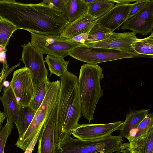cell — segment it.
Here are the masks:
<instances>
[{
  "label": "cell",
  "instance_id": "1",
  "mask_svg": "<svg viewBox=\"0 0 153 153\" xmlns=\"http://www.w3.org/2000/svg\"><path fill=\"white\" fill-rule=\"evenodd\" d=\"M0 19L17 29L40 33L58 35L69 24L61 11L43 1L24 4L13 0H0Z\"/></svg>",
  "mask_w": 153,
  "mask_h": 153
},
{
  "label": "cell",
  "instance_id": "2",
  "mask_svg": "<svg viewBox=\"0 0 153 153\" xmlns=\"http://www.w3.org/2000/svg\"><path fill=\"white\" fill-rule=\"evenodd\" d=\"M60 88L54 132L55 147L71 137L81 116L78 78L68 72L60 77Z\"/></svg>",
  "mask_w": 153,
  "mask_h": 153
},
{
  "label": "cell",
  "instance_id": "3",
  "mask_svg": "<svg viewBox=\"0 0 153 153\" xmlns=\"http://www.w3.org/2000/svg\"><path fill=\"white\" fill-rule=\"evenodd\" d=\"M104 76L102 68L97 64H86L81 67L78 86L81 113L89 122L94 119L97 105L103 95L100 82Z\"/></svg>",
  "mask_w": 153,
  "mask_h": 153
},
{
  "label": "cell",
  "instance_id": "4",
  "mask_svg": "<svg viewBox=\"0 0 153 153\" xmlns=\"http://www.w3.org/2000/svg\"><path fill=\"white\" fill-rule=\"evenodd\" d=\"M60 88V80L50 82L46 96L32 122L23 136L18 138L16 143L17 147L25 151L39 129L43 126L56 103Z\"/></svg>",
  "mask_w": 153,
  "mask_h": 153
},
{
  "label": "cell",
  "instance_id": "5",
  "mask_svg": "<svg viewBox=\"0 0 153 153\" xmlns=\"http://www.w3.org/2000/svg\"><path fill=\"white\" fill-rule=\"evenodd\" d=\"M123 143L119 135L82 140L71 137L65 142L64 153H114L120 152Z\"/></svg>",
  "mask_w": 153,
  "mask_h": 153
},
{
  "label": "cell",
  "instance_id": "6",
  "mask_svg": "<svg viewBox=\"0 0 153 153\" xmlns=\"http://www.w3.org/2000/svg\"><path fill=\"white\" fill-rule=\"evenodd\" d=\"M68 55L88 64L100 63L124 58L148 57L153 56L129 53L118 50L103 48L92 47L85 45L77 46L72 50Z\"/></svg>",
  "mask_w": 153,
  "mask_h": 153
},
{
  "label": "cell",
  "instance_id": "7",
  "mask_svg": "<svg viewBox=\"0 0 153 153\" xmlns=\"http://www.w3.org/2000/svg\"><path fill=\"white\" fill-rule=\"evenodd\" d=\"M29 32L31 34L30 43L43 54L64 59L74 48L83 45L80 43L71 42L68 39L62 37L60 34Z\"/></svg>",
  "mask_w": 153,
  "mask_h": 153
},
{
  "label": "cell",
  "instance_id": "8",
  "mask_svg": "<svg viewBox=\"0 0 153 153\" xmlns=\"http://www.w3.org/2000/svg\"><path fill=\"white\" fill-rule=\"evenodd\" d=\"M21 46L23 50L20 60L29 71L35 95L42 83L48 78V70L45 65L43 54L34 47L30 41Z\"/></svg>",
  "mask_w": 153,
  "mask_h": 153
},
{
  "label": "cell",
  "instance_id": "9",
  "mask_svg": "<svg viewBox=\"0 0 153 153\" xmlns=\"http://www.w3.org/2000/svg\"><path fill=\"white\" fill-rule=\"evenodd\" d=\"M19 105H29L34 95L33 83L29 70L25 67L14 71L10 82Z\"/></svg>",
  "mask_w": 153,
  "mask_h": 153
},
{
  "label": "cell",
  "instance_id": "10",
  "mask_svg": "<svg viewBox=\"0 0 153 153\" xmlns=\"http://www.w3.org/2000/svg\"><path fill=\"white\" fill-rule=\"evenodd\" d=\"M121 28L144 36L153 33V0H150L142 8L126 20Z\"/></svg>",
  "mask_w": 153,
  "mask_h": 153
},
{
  "label": "cell",
  "instance_id": "11",
  "mask_svg": "<svg viewBox=\"0 0 153 153\" xmlns=\"http://www.w3.org/2000/svg\"><path fill=\"white\" fill-rule=\"evenodd\" d=\"M124 121L102 124L86 123L79 124L72 134L77 139L82 140L96 139L106 137L118 130Z\"/></svg>",
  "mask_w": 153,
  "mask_h": 153
},
{
  "label": "cell",
  "instance_id": "12",
  "mask_svg": "<svg viewBox=\"0 0 153 153\" xmlns=\"http://www.w3.org/2000/svg\"><path fill=\"white\" fill-rule=\"evenodd\" d=\"M138 39L133 32L116 33L112 32L105 39L97 42L84 45L91 47L111 49L129 53H136L133 48L134 43Z\"/></svg>",
  "mask_w": 153,
  "mask_h": 153
},
{
  "label": "cell",
  "instance_id": "13",
  "mask_svg": "<svg viewBox=\"0 0 153 153\" xmlns=\"http://www.w3.org/2000/svg\"><path fill=\"white\" fill-rule=\"evenodd\" d=\"M57 101L42 128L38 140L37 153H54V132L57 115Z\"/></svg>",
  "mask_w": 153,
  "mask_h": 153
},
{
  "label": "cell",
  "instance_id": "14",
  "mask_svg": "<svg viewBox=\"0 0 153 153\" xmlns=\"http://www.w3.org/2000/svg\"><path fill=\"white\" fill-rule=\"evenodd\" d=\"M132 4H117L97 22L102 27L110 29L112 32L126 20Z\"/></svg>",
  "mask_w": 153,
  "mask_h": 153
},
{
  "label": "cell",
  "instance_id": "15",
  "mask_svg": "<svg viewBox=\"0 0 153 153\" xmlns=\"http://www.w3.org/2000/svg\"><path fill=\"white\" fill-rule=\"evenodd\" d=\"M95 19L87 13L75 21L69 23L64 28L61 36L71 39L79 34L88 33L97 22Z\"/></svg>",
  "mask_w": 153,
  "mask_h": 153
},
{
  "label": "cell",
  "instance_id": "16",
  "mask_svg": "<svg viewBox=\"0 0 153 153\" xmlns=\"http://www.w3.org/2000/svg\"><path fill=\"white\" fill-rule=\"evenodd\" d=\"M149 111L150 109H143L129 112L126 114L125 121L118 130L121 137L126 138L131 131L135 130Z\"/></svg>",
  "mask_w": 153,
  "mask_h": 153
},
{
  "label": "cell",
  "instance_id": "17",
  "mask_svg": "<svg viewBox=\"0 0 153 153\" xmlns=\"http://www.w3.org/2000/svg\"><path fill=\"white\" fill-rule=\"evenodd\" d=\"M6 117L11 120L16 126L17 124L19 105L14 94L9 86L4 87L2 95L0 98Z\"/></svg>",
  "mask_w": 153,
  "mask_h": 153
},
{
  "label": "cell",
  "instance_id": "18",
  "mask_svg": "<svg viewBox=\"0 0 153 153\" xmlns=\"http://www.w3.org/2000/svg\"><path fill=\"white\" fill-rule=\"evenodd\" d=\"M88 8L83 0H66L63 15L70 23L87 14Z\"/></svg>",
  "mask_w": 153,
  "mask_h": 153
},
{
  "label": "cell",
  "instance_id": "19",
  "mask_svg": "<svg viewBox=\"0 0 153 153\" xmlns=\"http://www.w3.org/2000/svg\"><path fill=\"white\" fill-rule=\"evenodd\" d=\"M153 128V113H148L140 122L137 128L133 131L134 134L126 138L129 141V148L134 147L146 138L150 130Z\"/></svg>",
  "mask_w": 153,
  "mask_h": 153
},
{
  "label": "cell",
  "instance_id": "20",
  "mask_svg": "<svg viewBox=\"0 0 153 153\" xmlns=\"http://www.w3.org/2000/svg\"><path fill=\"white\" fill-rule=\"evenodd\" d=\"M36 113L29 105L19 106L17 122L16 126L18 131V138L22 137L25 132L32 122Z\"/></svg>",
  "mask_w": 153,
  "mask_h": 153
},
{
  "label": "cell",
  "instance_id": "21",
  "mask_svg": "<svg viewBox=\"0 0 153 153\" xmlns=\"http://www.w3.org/2000/svg\"><path fill=\"white\" fill-rule=\"evenodd\" d=\"M45 60L50 72V76L54 74L60 77L68 72L67 68L69 61H65L64 59L49 55H47Z\"/></svg>",
  "mask_w": 153,
  "mask_h": 153
},
{
  "label": "cell",
  "instance_id": "22",
  "mask_svg": "<svg viewBox=\"0 0 153 153\" xmlns=\"http://www.w3.org/2000/svg\"><path fill=\"white\" fill-rule=\"evenodd\" d=\"M114 3L113 0H94L88 5L87 13L97 20L112 8L114 6Z\"/></svg>",
  "mask_w": 153,
  "mask_h": 153
},
{
  "label": "cell",
  "instance_id": "23",
  "mask_svg": "<svg viewBox=\"0 0 153 153\" xmlns=\"http://www.w3.org/2000/svg\"><path fill=\"white\" fill-rule=\"evenodd\" d=\"M132 46L135 52L139 54L153 56V33L146 38L139 39Z\"/></svg>",
  "mask_w": 153,
  "mask_h": 153
},
{
  "label": "cell",
  "instance_id": "24",
  "mask_svg": "<svg viewBox=\"0 0 153 153\" xmlns=\"http://www.w3.org/2000/svg\"><path fill=\"white\" fill-rule=\"evenodd\" d=\"M18 30L13 24L8 21L0 19V46L7 51L6 47L13 33Z\"/></svg>",
  "mask_w": 153,
  "mask_h": 153
},
{
  "label": "cell",
  "instance_id": "25",
  "mask_svg": "<svg viewBox=\"0 0 153 153\" xmlns=\"http://www.w3.org/2000/svg\"><path fill=\"white\" fill-rule=\"evenodd\" d=\"M112 32L110 29L103 27L99 23H96L88 32V41L87 43L96 42L104 40L109 36Z\"/></svg>",
  "mask_w": 153,
  "mask_h": 153
},
{
  "label": "cell",
  "instance_id": "26",
  "mask_svg": "<svg viewBox=\"0 0 153 153\" xmlns=\"http://www.w3.org/2000/svg\"><path fill=\"white\" fill-rule=\"evenodd\" d=\"M50 82L48 78L43 82L39 87L29 105L36 112L46 96Z\"/></svg>",
  "mask_w": 153,
  "mask_h": 153
},
{
  "label": "cell",
  "instance_id": "27",
  "mask_svg": "<svg viewBox=\"0 0 153 153\" xmlns=\"http://www.w3.org/2000/svg\"><path fill=\"white\" fill-rule=\"evenodd\" d=\"M5 125L0 130V153L4 152V147L7 138L13 128V123L10 118L6 117Z\"/></svg>",
  "mask_w": 153,
  "mask_h": 153
},
{
  "label": "cell",
  "instance_id": "28",
  "mask_svg": "<svg viewBox=\"0 0 153 153\" xmlns=\"http://www.w3.org/2000/svg\"><path fill=\"white\" fill-rule=\"evenodd\" d=\"M133 148L140 149L141 153H153V128L150 130L146 138Z\"/></svg>",
  "mask_w": 153,
  "mask_h": 153
},
{
  "label": "cell",
  "instance_id": "29",
  "mask_svg": "<svg viewBox=\"0 0 153 153\" xmlns=\"http://www.w3.org/2000/svg\"><path fill=\"white\" fill-rule=\"evenodd\" d=\"M150 0H137L136 2L132 4V6L127 18L128 19L135 13L142 8Z\"/></svg>",
  "mask_w": 153,
  "mask_h": 153
},
{
  "label": "cell",
  "instance_id": "30",
  "mask_svg": "<svg viewBox=\"0 0 153 153\" xmlns=\"http://www.w3.org/2000/svg\"><path fill=\"white\" fill-rule=\"evenodd\" d=\"M66 0H45L43 1L46 4L52 6L59 10L62 13L65 6Z\"/></svg>",
  "mask_w": 153,
  "mask_h": 153
},
{
  "label": "cell",
  "instance_id": "31",
  "mask_svg": "<svg viewBox=\"0 0 153 153\" xmlns=\"http://www.w3.org/2000/svg\"><path fill=\"white\" fill-rule=\"evenodd\" d=\"M20 64V63H19L10 68L7 61L3 63L1 71L0 73V82L7 74L8 73H10L15 68L19 66Z\"/></svg>",
  "mask_w": 153,
  "mask_h": 153
},
{
  "label": "cell",
  "instance_id": "32",
  "mask_svg": "<svg viewBox=\"0 0 153 153\" xmlns=\"http://www.w3.org/2000/svg\"><path fill=\"white\" fill-rule=\"evenodd\" d=\"M88 33L81 34L71 39H68L71 42L79 43L84 45L88 42Z\"/></svg>",
  "mask_w": 153,
  "mask_h": 153
},
{
  "label": "cell",
  "instance_id": "33",
  "mask_svg": "<svg viewBox=\"0 0 153 153\" xmlns=\"http://www.w3.org/2000/svg\"><path fill=\"white\" fill-rule=\"evenodd\" d=\"M43 126L38 130L34 138L27 148L24 153H32L37 142Z\"/></svg>",
  "mask_w": 153,
  "mask_h": 153
},
{
  "label": "cell",
  "instance_id": "34",
  "mask_svg": "<svg viewBox=\"0 0 153 153\" xmlns=\"http://www.w3.org/2000/svg\"><path fill=\"white\" fill-rule=\"evenodd\" d=\"M137 0H113L114 3H116L117 4H130L131 2L136 1Z\"/></svg>",
  "mask_w": 153,
  "mask_h": 153
},
{
  "label": "cell",
  "instance_id": "35",
  "mask_svg": "<svg viewBox=\"0 0 153 153\" xmlns=\"http://www.w3.org/2000/svg\"><path fill=\"white\" fill-rule=\"evenodd\" d=\"M6 51H3L0 52V62L3 63L6 60Z\"/></svg>",
  "mask_w": 153,
  "mask_h": 153
},
{
  "label": "cell",
  "instance_id": "36",
  "mask_svg": "<svg viewBox=\"0 0 153 153\" xmlns=\"http://www.w3.org/2000/svg\"><path fill=\"white\" fill-rule=\"evenodd\" d=\"M130 153H141L140 149L138 148H129Z\"/></svg>",
  "mask_w": 153,
  "mask_h": 153
},
{
  "label": "cell",
  "instance_id": "37",
  "mask_svg": "<svg viewBox=\"0 0 153 153\" xmlns=\"http://www.w3.org/2000/svg\"><path fill=\"white\" fill-rule=\"evenodd\" d=\"M10 74V73H8L7 74L0 82V98L1 97L0 93L1 91L2 88L4 87L3 85V82L4 81L6 80L7 78V77Z\"/></svg>",
  "mask_w": 153,
  "mask_h": 153
},
{
  "label": "cell",
  "instance_id": "38",
  "mask_svg": "<svg viewBox=\"0 0 153 153\" xmlns=\"http://www.w3.org/2000/svg\"><path fill=\"white\" fill-rule=\"evenodd\" d=\"M6 117L4 112H1L0 110V123H3Z\"/></svg>",
  "mask_w": 153,
  "mask_h": 153
},
{
  "label": "cell",
  "instance_id": "39",
  "mask_svg": "<svg viewBox=\"0 0 153 153\" xmlns=\"http://www.w3.org/2000/svg\"><path fill=\"white\" fill-rule=\"evenodd\" d=\"M3 85L4 87H8L10 86V82L6 80L4 82Z\"/></svg>",
  "mask_w": 153,
  "mask_h": 153
},
{
  "label": "cell",
  "instance_id": "40",
  "mask_svg": "<svg viewBox=\"0 0 153 153\" xmlns=\"http://www.w3.org/2000/svg\"><path fill=\"white\" fill-rule=\"evenodd\" d=\"M6 51L1 46H0V52L2 51Z\"/></svg>",
  "mask_w": 153,
  "mask_h": 153
},
{
  "label": "cell",
  "instance_id": "41",
  "mask_svg": "<svg viewBox=\"0 0 153 153\" xmlns=\"http://www.w3.org/2000/svg\"><path fill=\"white\" fill-rule=\"evenodd\" d=\"M120 152H116L114 153H120Z\"/></svg>",
  "mask_w": 153,
  "mask_h": 153
},
{
  "label": "cell",
  "instance_id": "42",
  "mask_svg": "<svg viewBox=\"0 0 153 153\" xmlns=\"http://www.w3.org/2000/svg\"><path fill=\"white\" fill-rule=\"evenodd\" d=\"M3 153H4V152Z\"/></svg>",
  "mask_w": 153,
  "mask_h": 153
}]
</instances>
